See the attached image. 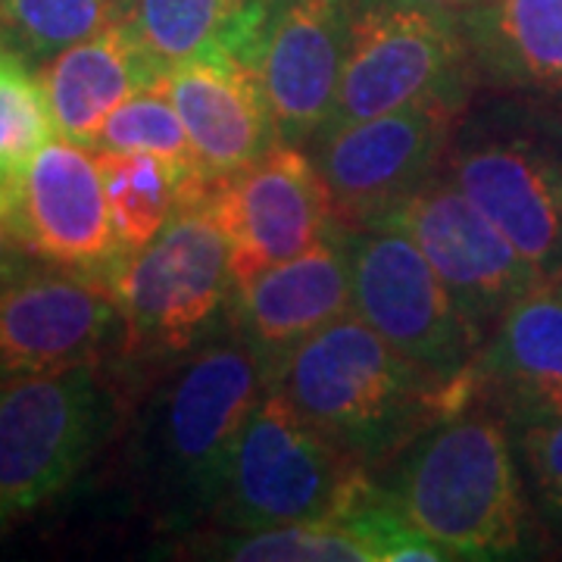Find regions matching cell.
<instances>
[{"mask_svg":"<svg viewBox=\"0 0 562 562\" xmlns=\"http://www.w3.org/2000/svg\"><path fill=\"white\" fill-rule=\"evenodd\" d=\"M347 247L353 313L438 384L469 382L487 335L462 313L419 244L382 220L353 232Z\"/></svg>","mask_w":562,"mask_h":562,"instance_id":"cell-9","label":"cell"},{"mask_svg":"<svg viewBox=\"0 0 562 562\" xmlns=\"http://www.w3.org/2000/svg\"><path fill=\"white\" fill-rule=\"evenodd\" d=\"M10 220L32 257L113 281L122 250L101 166L88 144L54 138L25 162Z\"/></svg>","mask_w":562,"mask_h":562,"instance_id":"cell-14","label":"cell"},{"mask_svg":"<svg viewBox=\"0 0 562 562\" xmlns=\"http://www.w3.org/2000/svg\"><path fill=\"white\" fill-rule=\"evenodd\" d=\"M113 291L128 360L169 362L222 331L238 281L213 210L206 203L179 210L154 241L122 262Z\"/></svg>","mask_w":562,"mask_h":562,"instance_id":"cell-6","label":"cell"},{"mask_svg":"<svg viewBox=\"0 0 562 562\" xmlns=\"http://www.w3.org/2000/svg\"><path fill=\"white\" fill-rule=\"evenodd\" d=\"M122 16L116 0H0V41L29 60L47 63Z\"/></svg>","mask_w":562,"mask_h":562,"instance_id":"cell-24","label":"cell"},{"mask_svg":"<svg viewBox=\"0 0 562 562\" xmlns=\"http://www.w3.org/2000/svg\"><path fill=\"white\" fill-rule=\"evenodd\" d=\"M465 106L457 98H425L322 132L310 157L328 191L331 222L353 235L409 201L438 176Z\"/></svg>","mask_w":562,"mask_h":562,"instance_id":"cell-10","label":"cell"},{"mask_svg":"<svg viewBox=\"0 0 562 562\" xmlns=\"http://www.w3.org/2000/svg\"><path fill=\"white\" fill-rule=\"evenodd\" d=\"M116 425L101 360L0 382V531L54 501Z\"/></svg>","mask_w":562,"mask_h":562,"instance_id":"cell-7","label":"cell"},{"mask_svg":"<svg viewBox=\"0 0 562 562\" xmlns=\"http://www.w3.org/2000/svg\"><path fill=\"white\" fill-rule=\"evenodd\" d=\"M25 262H29V247L22 244L10 213L0 210V288L25 276Z\"/></svg>","mask_w":562,"mask_h":562,"instance_id":"cell-28","label":"cell"},{"mask_svg":"<svg viewBox=\"0 0 562 562\" xmlns=\"http://www.w3.org/2000/svg\"><path fill=\"white\" fill-rule=\"evenodd\" d=\"M201 557L210 560L244 562H372L369 547L362 543L347 513H335L316 522L244 531V535H220L201 543Z\"/></svg>","mask_w":562,"mask_h":562,"instance_id":"cell-23","label":"cell"},{"mask_svg":"<svg viewBox=\"0 0 562 562\" xmlns=\"http://www.w3.org/2000/svg\"><path fill=\"white\" fill-rule=\"evenodd\" d=\"M91 150H120V154H157L176 169L203 179L191 138L184 132L176 103L169 101L166 88H144L132 94L128 101L120 103L110 120L103 122ZM206 181V179H203Z\"/></svg>","mask_w":562,"mask_h":562,"instance_id":"cell-25","label":"cell"},{"mask_svg":"<svg viewBox=\"0 0 562 562\" xmlns=\"http://www.w3.org/2000/svg\"><path fill=\"white\" fill-rule=\"evenodd\" d=\"M450 560H506L525 543V491L503 419L472 403L431 422L382 484Z\"/></svg>","mask_w":562,"mask_h":562,"instance_id":"cell-3","label":"cell"},{"mask_svg":"<svg viewBox=\"0 0 562 562\" xmlns=\"http://www.w3.org/2000/svg\"><path fill=\"white\" fill-rule=\"evenodd\" d=\"M475 403L525 428L562 419V281L513 303L469 369Z\"/></svg>","mask_w":562,"mask_h":562,"instance_id":"cell-18","label":"cell"},{"mask_svg":"<svg viewBox=\"0 0 562 562\" xmlns=\"http://www.w3.org/2000/svg\"><path fill=\"white\" fill-rule=\"evenodd\" d=\"M113 281L88 272H38L0 288V382L101 360L122 338Z\"/></svg>","mask_w":562,"mask_h":562,"instance_id":"cell-15","label":"cell"},{"mask_svg":"<svg viewBox=\"0 0 562 562\" xmlns=\"http://www.w3.org/2000/svg\"><path fill=\"white\" fill-rule=\"evenodd\" d=\"M347 244L350 235L331 225L301 257L238 284L232 322L266 357L272 375L297 344L353 310Z\"/></svg>","mask_w":562,"mask_h":562,"instance_id":"cell-17","label":"cell"},{"mask_svg":"<svg viewBox=\"0 0 562 562\" xmlns=\"http://www.w3.org/2000/svg\"><path fill=\"white\" fill-rule=\"evenodd\" d=\"M413 3H422V7H435V10H443V13H453V16H462L469 10H479L491 0H413Z\"/></svg>","mask_w":562,"mask_h":562,"instance_id":"cell-29","label":"cell"},{"mask_svg":"<svg viewBox=\"0 0 562 562\" xmlns=\"http://www.w3.org/2000/svg\"><path fill=\"white\" fill-rule=\"evenodd\" d=\"M472 81L460 16L413 0H360L338 94L322 132L425 98L472 101Z\"/></svg>","mask_w":562,"mask_h":562,"instance_id":"cell-8","label":"cell"},{"mask_svg":"<svg viewBox=\"0 0 562 562\" xmlns=\"http://www.w3.org/2000/svg\"><path fill=\"white\" fill-rule=\"evenodd\" d=\"M443 169L543 281L562 279L560 94L494 88L469 101Z\"/></svg>","mask_w":562,"mask_h":562,"instance_id":"cell-4","label":"cell"},{"mask_svg":"<svg viewBox=\"0 0 562 562\" xmlns=\"http://www.w3.org/2000/svg\"><path fill=\"white\" fill-rule=\"evenodd\" d=\"M366 484V465L269 384L232 447L213 519L232 535L316 522L341 513Z\"/></svg>","mask_w":562,"mask_h":562,"instance_id":"cell-5","label":"cell"},{"mask_svg":"<svg viewBox=\"0 0 562 562\" xmlns=\"http://www.w3.org/2000/svg\"><path fill=\"white\" fill-rule=\"evenodd\" d=\"M266 0H128L125 25L140 50L169 72L206 50L250 63Z\"/></svg>","mask_w":562,"mask_h":562,"instance_id":"cell-21","label":"cell"},{"mask_svg":"<svg viewBox=\"0 0 562 562\" xmlns=\"http://www.w3.org/2000/svg\"><path fill=\"white\" fill-rule=\"evenodd\" d=\"M206 206L228 238L238 284L301 257L335 225L316 162L303 147L284 140L232 179L216 181Z\"/></svg>","mask_w":562,"mask_h":562,"instance_id":"cell-12","label":"cell"},{"mask_svg":"<svg viewBox=\"0 0 562 562\" xmlns=\"http://www.w3.org/2000/svg\"><path fill=\"white\" fill-rule=\"evenodd\" d=\"M519 457L543 519L562 528V419L519 428Z\"/></svg>","mask_w":562,"mask_h":562,"instance_id":"cell-27","label":"cell"},{"mask_svg":"<svg viewBox=\"0 0 562 562\" xmlns=\"http://www.w3.org/2000/svg\"><path fill=\"white\" fill-rule=\"evenodd\" d=\"M272 384L362 465L397 457L431 422L475 401L472 375L460 387L438 384L353 310L297 344Z\"/></svg>","mask_w":562,"mask_h":562,"instance_id":"cell-2","label":"cell"},{"mask_svg":"<svg viewBox=\"0 0 562 562\" xmlns=\"http://www.w3.org/2000/svg\"><path fill=\"white\" fill-rule=\"evenodd\" d=\"M60 135L29 57L0 41V166L20 176L47 140Z\"/></svg>","mask_w":562,"mask_h":562,"instance_id":"cell-26","label":"cell"},{"mask_svg":"<svg viewBox=\"0 0 562 562\" xmlns=\"http://www.w3.org/2000/svg\"><path fill=\"white\" fill-rule=\"evenodd\" d=\"M360 0H266L250 66L262 81L279 140L310 147L338 94Z\"/></svg>","mask_w":562,"mask_h":562,"instance_id":"cell-13","label":"cell"},{"mask_svg":"<svg viewBox=\"0 0 562 562\" xmlns=\"http://www.w3.org/2000/svg\"><path fill=\"white\" fill-rule=\"evenodd\" d=\"M94 157L116 238L128 257L154 241L179 210L201 206L213 191L210 181L181 172L157 154L94 150Z\"/></svg>","mask_w":562,"mask_h":562,"instance_id":"cell-22","label":"cell"},{"mask_svg":"<svg viewBox=\"0 0 562 562\" xmlns=\"http://www.w3.org/2000/svg\"><path fill=\"white\" fill-rule=\"evenodd\" d=\"M162 88L210 184L232 179L279 144L257 69L228 50H206L172 66Z\"/></svg>","mask_w":562,"mask_h":562,"instance_id":"cell-16","label":"cell"},{"mask_svg":"<svg viewBox=\"0 0 562 562\" xmlns=\"http://www.w3.org/2000/svg\"><path fill=\"white\" fill-rule=\"evenodd\" d=\"M269 384V362L235 322L169 360L140 403L128 443L135 494L157 528L181 531L213 519L232 447Z\"/></svg>","mask_w":562,"mask_h":562,"instance_id":"cell-1","label":"cell"},{"mask_svg":"<svg viewBox=\"0 0 562 562\" xmlns=\"http://www.w3.org/2000/svg\"><path fill=\"white\" fill-rule=\"evenodd\" d=\"M384 220L419 244L453 301L484 335L513 303L547 284L450 176H431Z\"/></svg>","mask_w":562,"mask_h":562,"instance_id":"cell-11","label":"cell"},{"mask_svg":"<svg viewBox=\"0 0 562 562\" xmlns=\"http://www.w3.org/2000/svg\"><path fill=\"white\" fill-rule=\"evenodd\" d=\"M116 3H120V7H122V13H125V7H128V0H116Z\"/></svg>","mask_w":562,"mask_h":562,"instance_id":"cell-31","label":"cell"},{"mask_svg":"<svg viewBox=\"0 0 562 562\" xmlns=\"http://www.w3.org/2000/svg\"><path fill=\"white\" fill-rule=\"evenodd\" d=\"M16 184H20V176L7 172V169L0 166V210H3V213H10V210H13V201H16Z\"/></svg>","mask_w":562,"mask_h":562,"instance_id":"cell-30","label":"cell"},{"mask_svg":"<svg viewBox=\"0 0 562 562\" xmlns=\"http://www.w3.org/2000/svg\"><path fill=\"white\" fill-rule=\"evenodd\" d=\"M475 79L562 98V0H491L460 16Z\"/></svg>","mask_w":562,"mask_h":562,"instance_id":"cell-20","label":"cell"},{"mask_svg":"<svg viewBox=\"0 0 562 562\" xmlns=\"http://www.w3.org/2000/svg\"><path fill=\"white\" fill-rule=\"evenodd\" d=\"M557 281H562V279H557Z\"/></svg>","mask_w":562,"mask_h":562,"instance_id":"cell-32","label":"cell"},{"mask_svg":"<svg viewBox=\"0 0 562 562\" xmlns=\"http://www.w3.org/2000/svg\"><path fill=\"white\" fill-rule=\"evenodd\" d=\"M41 81L63 138L94 144L110 113L144 88L166 81L125 20L41 63Z\"/></svg>","mask_w":562,"mask_h":562,"instance_id":"cell-19","label":"cell"}]
</instances>
